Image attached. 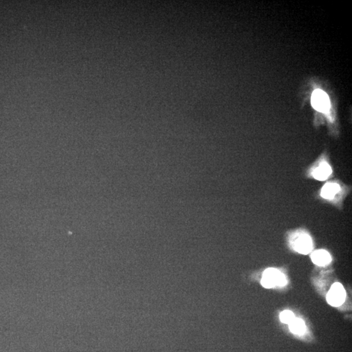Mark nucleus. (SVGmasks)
Here are the masks:
<instances>
[{
    "mask_svg": "<svg viewBox=\"0 0 352 352\" xmlns=\"http://www.w3.org/2000/svg\"><path fill=\"white\" fill-rule=\"evenodd\" d=\"M327 301L333 307H340L346 299V292L341 284L335 283L327 294Z\"/></svg>",
    "mask_w": 352,
    "mask_h": 352,
    "instance_id": "3",
    "label": "nucleus"
},
{
    "mask_svg": "<svg viewBox=\"0 0 352 352\" xmlns=\"http://www.w3.org/2000/svg\"><path fill=\"white\" fill-rule=\"evenodd\" d=\"M332 170L327 163L321 164L313 172V177L319 181H324L332 174Z\"/></svg>",
    "mask_w": 352,
    "mask_h": 352,
    "instance_id": "6",
    "label": "nucleus"
},
{
    "mask_svg": "<svg viewBox=\"0 0 352 352\" xmlns=\"http://www.w3.org/2000/svg\"><path fill=\"white\" fill-rule=\"evenodd\" d=\"M340 191L339 185L336 184H327L323 186L321 196L325 199H332Z\"/></svg>",
    "mask_w": 352,
    "mask_h": 352,
    "instance_id": "7",
    "label": "nucleus"
},
{
    "mask_svg": "<svg viewBox=\"0 0 352 352\" xmlns=\"http://www.w3.org/2000/svg\"><path fill=\"white\" fill-rule=\"evenodd\" d=\"M293 246L300 254L307 255L313 249V241L309 235L300 234L293 241Z\"/></svg>",
    "mask_w": 352,
    "mask_h": 352,
    "instance_id": "4",
    "label": "nucleus"
},
{
    "mask_svg": "<svg viewBox=\"0 0 352 352\" xmlns=\"http://www.w3.org/2000/svg\"><path fill=\"white\" fill-rule=\"evenodd\" d=\"M289 328L293 334L302 335L306 331V325L304 321L301 318H294L292 322L289 323Z\"/></svg>",
    "mask_w": 352,
    "mask_h": 352,
    "instance_id": "8",
    "label": "nucleus"
},
{
    "mask_svg": "<svg viewBox=\"0 0 352 352\" xmlns=\"http://www.w3.org/2000/svg\"><path fill=\"white\" fill-rule=\"evenodd\" d=\"M312 105L314 109L321 113H328L331 107L330 97L327 93L320 89L314 90L311 97Z\"/></svg>",
    "mask_w": 352,
    "mask_h": 352,
    "instance_id": "2",
    "label": "nucleus"
},
{
    "mask_svg": "<svg viewBox=\"0 0 352 352\" xmlns=\"http://www.w3.org/2000/svg\"><path fill=\"white\" fill-rule=\"evenodd\" d=\"M261 284L266 288H271L276 286L283 287L287 284V280L285 274L278 269L268 268L265 270L263 273Z\"/></svg>",
    "mask_w": 352,
    "mask_h": 352,
    "instance_id": "1",
    "label": "nucleus"
},
{
    "mask_svg": "<svg viewBox=\"0 0 352 352\" xmlns=\"http://www.w3.org/2000/svg\"><path fill=\"white\" fill-rule=\"evenodd\" d=\"M311 259L314 264L319 266H325L332 262L330 253L325 250L314 251L311 255Z\"/></svg>",
    "mask_w": 352,
    "mask_h": 352,
    "instance_id": "5",
    "label": "nucleus"
},
{
    "mask_svg": "<svg viewBox=\"0 0 352 352\" xmlns=\"http://www.w3.org/2000/svg\"><path fill=\"white\" fill-rule=\"evenodd\" d=\"M294 314L290 311H285L280 314V319L282 322L284 323H287L289 324L292 321L294 320Z\"/></svg>",
    "mask_w": 352,
    "mask_h": 352,
    "instance_id": "9",
    "label": "nucleus"
}]
</instances>
